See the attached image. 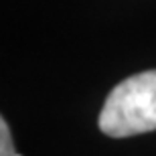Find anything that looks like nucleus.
<instances>
[{"label": "nucleus", "instance_id": "f257e3e1", "mask_svg": "<svg viewBox=\"0 0 156 156\" xmlns=\"http://www.w3.org/2000/svg\"><path fill=\"white\" fill-rule=\"evenodd\" d=\"M99 130L110 138H128L156 130V69L130 75L105 98Z\"/></svg>", "mask_w": 156, "mask_h": 156}, {"label": "nucleus", "instance_id": "f03ea898", "mask_svg": "<svg viewBox=\"0 0 156 156\" xmlns=\"http://www.w3.org/2000/svg\"><path fill=\"white\" fill-rule=\"evenodd\" d=\"M0 156H20L14 148L10 128L4 118H0Z\"/></svg>", "mask_w": 156, "mask_h": 156}]
</instances>
